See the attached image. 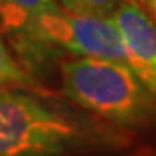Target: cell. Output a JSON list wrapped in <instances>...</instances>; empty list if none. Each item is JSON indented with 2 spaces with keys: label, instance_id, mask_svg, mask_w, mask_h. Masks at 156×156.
Instances as JSON below:
<instances>
[{
  "label": "cell",
  "instance_id": "obj_4",
  "mask_svg": "<svg viewBox=\"0 0 156 156\" xmlns=\"http://www.w3.org/2000/svg\"><path fill=\"white\" fill-rule=\"evenodd\" d=\"M59 9L56 0H0V30L11 42L17 62L35 80L59 54L42 40L38 21Z\"/></svg>",
  "mask_w": 156,
  "mask_h": 156
},
{
  "label": "cell",
  "instance_id": "obj_5",
  "mask_svg": "<svg viewBox=\"0 0 156 156\" xmlns=\"http://www.w3.org/2000/svg\"><path fill=\"white\" fill-rule=\"evenodd\" d=\"M109 17L122 35L127 66L156 99V24L135 0H122Z\"/></svg>",
  "mask_w": 156,
  "mask_h": 156
},
{
  "label": "cell",
  "instance_id": "obj_1",
  "mask_svg": "<svg viewBox=\"0 0 156 156\" xmlns=\"http://www.w3.org/2000/svg\"><path fill=\"white\" fill-rule=\"evenodd\" d=\"M128 130L45 89H0V156H76L125 149Z\"/></svg>",
  "mask_w": 156,
  "mask_h": 156
},
{
  "label": "cell",
  "instance_id": "obj_7",
  "mask_svg": "<svg viewBox=\"0 0 156 156\" xmlns=\"http://www.w3.org/2000/svg\"><path fill=\"white\" fill-rule=\"evenodd\" d=\"M122 0H61L62 9L80 14H94V16L109 17Z\"/></svg>",
  "mask_w": 156,
  "mask_h": 156
},
{
  "label": "cell",
  "instance_id": "obj_2",
  "mask_svg": "<svg viewBox=\"0 0 156 156\" xmlns=\"http://www.w3.org/2000/svg\"><path fill=\"white\" fill-rule=\"evenodd\" d=\"M62 94L83 111L123 130L156 128V99L125 64L95 57L62 59Z\"/></svg>",
  "mask_w": 156,
  "mask_h": 156
},
{
  "label": "cell",
  "instance_id": "obj_8",
  "mask_svg": "<svg viewBox=\"0 0 156 156\" xmlns=\"http://www.w3.org/2000/svg\"><path fill=\"white\" fill-rule=\"evenodd\" d=\"M147 5H149L151 12H153V17H154V24H156V0H146Z\"/></svg>",
  "mask_w": 156,
  "mask_h": 156
},
{
  "label": "cell",
  "instance_id": "obj_3",
  "mask_svg": "<svg viewBox=\"0 0 156 156\" xmlns=\"http://www.w3.org/2000/svg\"><path fill=\"white\" fill-rule=\"evenodd\" d=\"M40 37L54 50L82 57L115 61L127 66L122 35L111 17L80 14L66 9L45 14L38 21Z\"/></svg>",
  "mask_w": 156,
  "mask_h": 156
},
{
  "label": "cell",
  "instance_id": "obj_6",
  "mask_svg": "<svg viewBox=\"0 0 156 156\" xmlns=\"http://www.w3.org/2000/svg\"><path fill=\"white\" fill-rule=\"evenodd\" d=\"M7 87H24V89H42L33 76L24 71V68L17 62L12 52L4 42L0 33V89Z\"/></svg>",
  "mask_w": 156,
  "mask_h": 156
}]
</instances>
